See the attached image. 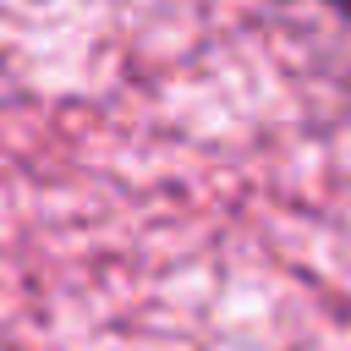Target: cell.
<instances>
[{"instance_id": "1", "label": "cell", "mask_w": 351, "mask_h": 351, "mask_svg": "<svg viewBox=\"0 0 351 351\" xmlns=\"http://www.w3.org/2000/svg\"><path fill=\"white\" fill-rule=\"evenodd\" d=\"M324 5H329L335 16H346V22H351V0H324Z\"/></svg>"}]
</instances>
